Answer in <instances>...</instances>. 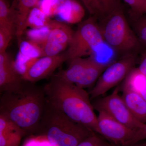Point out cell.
Wrapping results in <instances>:
<instances>
[{
  "label": "cell",
  "instance_id": "obj_1",
  "mask_svg": "<svg viewBox=\"0 0 146 146\" xmlns=\"http://www.w3.org/2000/svg\"><path fill=\"white\" fill-rule=\"evenodd\" d=\"M44 88L25 84L21 89L2 94L0 115L11 120L26 133L38 131L46 104Z\"/></svg>",
  "mask_w": 146,
  "mask_h": 146
},
{
  "label": "cell",
  "instance_id": "obj_2",
  "mask_svg": "<svg viewBox=\"0 0 146 146\" xmlns=\"http://www.w3.org/2000/svg\"><path fill=\"white\" fill-rule=\"evenodd\" d=\"M47 102L74 121L98 133V117L90 95L83 88L52 76L44 87Z\"/></svg>",
  "mask_w": 146,
  "mask_h": 146
},
{
  "label": "cell",
  "instance_id": "obj_3",
  "mask_svg": "<svg viewBox=\"0 0 146 146\" xmlns=\"http://www.w3.org/2000/svg\"><path fill=\"white\" fill-rule=\"evenodd\" d=\"M38 131L52 146H78L95 133L71 120L47 101Z\"/></svg>",
  "mask_w": 146,
  "mask_h": 146
},
{
  "label": "cell",
  "instance_id": "obj_4",
  "mask_svg": "<svg viewBox=\"0 0 146 146\" xmlns=\"http://www.w3.org/2000/svg\"><path fill=\"white\" fill-rule=\"evenodd\" d=\"M102 18L103 23L100 27L104 41L115 50L128 52L139 46L138 37L120 6Z\"/></svg>",
  "mask_w": 146,
  "mask_h": 146
},
{
  "label": "cell",
  "instance_id": "obj_5",
  "mask_svg": "<svg viewBox=\"0 0 146 146\" xmlns=\"http://www.w3.org/2000/svg\"><path fill=\"white\" fill-rule=\"evenodd\" d=\"M96 18L91 16L78 25L66 52L68 61L91 54L103 44L104 39Z\"/></svg>",
  "mask_w": 146,
  "mask_h": 146
},
{
  "label": "cell",
  "instance_id": "obj_6",
  "mask_svg": "<svg viewBox=\"0 0 146 146\" xmlns=\"http://www.w3.org/2000/svg\"><path fill=\"white\" fill-rule=\"evenodd\" d=\"M135 63L134 56L129 53L121 59L108 65L89 92L91 100L98 98L125 79L133 69Z\"/></svg>",
  "mask_w": 146,
  "mask_h": 146
},
{
  "label": "cell",
  "instance_id": "obj_7",
  "mask_svg": "<svg viewBox=\"0 0 146 146\" xmlns=\"http://www.w3.org/2000/svg\"><path fill=\"white\" fill-rule=\"evenodd\" d=\"M119 93V88L117 87L107 96L96 99V101L92 103L94 109L98 112H106L119 122L133 130L143 127L145 123L134 117Z\"/></svg>",
  "mask_w": 146,
  "mask_h": 146
},
{
  "label": "cell",
  "instance_id": "obj_8",
  "mask_svg": "<svg viewBox=\"0 0 146 146\" xmlns=\"http://www.w3.org/2000/svg\"><path fill=\"white\" fill-rule=\"evenodd\" d=\"M98 122L97 133L116 146L126 145L136 131L124 125L103 111L99 112Z\"/></svg>",
  "mask_w": 146,
  "mask_h": 146
},
{
  "label": "cell",
  "instance_id": "obj_9",
  "mask_svg": "<svg viewBox=\"0 0 146 146\" xmlns=\"http://www.w3.org/2000/svg\"><path fill=\"white\" fill-rule=\"evenodd\" d=\"M74 32L66 24L58 21L52 22L48 33L40 48L41 57L60 54L69 46Z\"/></svg>",
  "mask_w": 146,
  "mask_h": 146
},
{
  "label": "cell",
  "instance_id": "obj_10",
  "mask_svg": "<svg viewBox=\"0 0 146 146\" xmlns=\"http://www.w3.org/2000/svg\"><path fill=\"white\" fill-rule=\"evenodd\" d=\"M68 60L66 52L57 55L38 58L22 74L25 81L34 83L47 78L65 61Z\"/></svg>",
  "mask_w": 146,
  "mask_h": 146
},
{
  "label": "cell",
  "instance_id": "obj_11",
  "mask_svg": "<svg viewBox=\"0 0 146 146\" xmlns=\"http://www.w3.org/2000/svg\"><path fill=\"white\" fill-rule=\"evenodd\" d=\"M25 80L16 69L15 62L6 52L0 53V91H18L23 86Z\"/></svg>",
  "mask_w": 146,
  "mask_h": 146
},
{
  "label": "cell",
  "instance_id": "obj_12",
  "mask_svg": "<svg viewBox=\"0 0 146 146\" xmlns=\"http://www.w3.org/2000/svg\"><path fill=\"white\" fill-rule=\"evenodd\" d=\"M38 0H13L10 7L11 14L14 23L15 34L21 37L27 28L29 14Z\"/></svg>",
  "mask_w": 146,
  "mask_h": 146
},
{
  "label": "cell",
  "instance_id": "obj_13",
  "mask_svg": "<svg viewBox=\"0 0 146 146\" xmlns=\"http://www.w3.org/2000/svg\"><path fill=\"white\" fill-rule=\"evenodd\" d=\"M123 100L134 117L146 123V101L137 92L123 86Z\"/></svg>",
  "mask_w": 146,
  "mask_h": 146
},
{
  "label": "cell",
  "instance_id": "obj_14",
  "mask_svg": "<svg viewBox=\"0 0 146 146\" xmlns=\"http://www.w3.org/2000/svg\"><path fill=\"white\" fill-rule=\"evenodd\" d=\"M89 58H78L69 61L70 65L66 70L60 71L53 76L68 83L76 84L81 79Z\"/></svg>",
  "mask_w": 146,
  "mask_h": 146
},
{
  "label": "cell",
  "instance_id": "obj_15",
  "mask_svg": "<svg viewBox=\"0 0 146 146\" xmlns=\"http://www.w3.org/2000/svg\"><path fill=\"white\" fill-rule=\"evenodd\" d=\"M89 61L81 79L76 85L84 89L92 85L98 79L108 65L97 61L94 57H89Z\"/></svg>",
  "mask_w": 146,
  "mask_h": 146
},
{
  "label": "cell",
  "instance_id": "obj_16",
  "mask_svg": "<svg viewBox=\"0 0 146 146\" xmlns=\"http://www.w3.org/2000/svg\"><path fill=\"white\" fill-rule=\"evenodd\" d=\"M123 86L137 92L146 101V76L133 68L125 79Z\"/></svg>",
  "mask_w": 146,
  "mask_h": 146
},
{
  "label": "cell",
  "instance_id": "obj_17",
  "mask_svg": "<svg viewBox=\"0 0 146 146\" xmlns=\"http://www.w3.org/2000/svg\"><path fill=\"white\" fill-rule=\"evenodd\" d=\"M0 28L10 29L15 31V26L6 0H0Z\"/></svg>",
  "mask_w": 146,
  "mask_h": 146
},
{
  "label": "cell",
  "instance_id": "obj_18",
  "mask_svg": "<svg viewBox=\"0 0 146 146\" xmlns=\"http://www.w3.org/2000/svg\"><path fill=\"white\" fill-rule=\"evenodd\" d=\"M89 13L97 18H103L106 15L99 0H81Z\"/></svg>",
  "mask_w": 146,
  "mask_h": 146
},
{
  "label": "cell",
  "instance_id": "obj_19",
  "mask_svg": "<svg viewBox=\"0 0 146 146\" xmlns=\"http://www.w3.org/2000/svg\"><path fill=\"white\" fill-rule=\"evenodd\" d=\"M134 24L135 33L139 42L146 46V14L137 16Z\"/></svg>",
  "mask_w": 146,
  "mask_h": 146
},
{
  "label": "cell",
  "instance_id": "obj_20",
  "mask_svg": "<svg viewBox=\"0 0 146 146\" xmlns=\"http://www.w3.org/2000/svg\"><path fill=\"white\" fill-rule=\"evenodd\" d=\"M25 134L22 132L0 133V146H19Z\"/></svg>",
  "mask_w": 146,
  "mask_h": 146
},
{
  "label": "cell",
  "instance_id": "obj_21",
  "mask_svg": "<svg viewBox=\"0 0 146 146\" xmlns=\"http://www.w3.org/2000/svg\"><path fill=\"white\" fill-rule=\"evenodd\" d=\"M21 54L29 58L41 57V48L27 42H21L20 45Z\"/></svg>",
  "mask_w": 146,
  "mask_h": 146
},
{
  "label": "cell",
  "instance_id": "obj_22",
  "mask_svg": "<svg viewBox=\"0 0 146 146\" xmlns=\"http://www.w3.org/2000/svg\"><path fill=\"white\" fill-rule=\"evenodd\" d=\"M78 146H116L98 133H94Z\"/></svg>",
  "mask_w": 146,
  "mask_h": 146
},
{
  "label": "cell",
  "instance_id": "obj_23",
  "mask_svg": "<svg viewBox=\"0 0 146 146\" xmlns=\"http://www.w3.org/2000/svg\"><path fill=\"white\" fill-rule=\"evenodd\" d=\"M22 132L26 134L23 130L15 123L3 115H0V133Z\"/></svg>",
  "mask_w": 146,
  "mask_h": 146
},
{
  "label": "cell",
  "instance_id": "obj_24",
  "mask_svg": "<svg viewBox=\"0 0 146 146\" xmlns=\"http://www.w3.org/2000/svg\"><path fill=\"white\" fill-rule=\"evenodd\" d=\"M15 31L10 29L0 28V53L6 52Z\"/></svg>",
  "mask_w": 146,
  "mask_h": 146
},
{
  "label": "cell",
  "instance_id": "obj_25",
  "mask_svg": "<svg viewBox=\"0 0 146 146\" xmlns=\"http://www.w3.org/2000/svg\"><path fill=\"white\" fill-rule=\"evenodd\" d=\"M145 139H146V123L145 124V125L143 127H141L136 131L132 139L125 146L136 143L140 141H144Z\"/></svg>",
  "mask_w": 146,
  "mask_h": 146
},
{
  "label": "cell",
  "instance_id": "obj_26",
  "mask_svg": "<svg viewBox=\"0 0 146 146\" xmlns=\"http://www.w3.org/2000/svg\"><path fill=\"white\" fill-rule=\"evenodd\" d=\"M105 11L106 15L119 6L118 0H99Z\"/></svg>",
  "mask_w": 146,
  "mask_h": 146
},
{
  "label": "cell",
  "instance_id": "obj_27",
  "mask_svg": "<svg viewBox=\"0 0 146 146\" xmlns=\"http://www.w3.org/2000/svg\"><path fill=\"white\" fill-rule=\"evenodd\" d=\"M131 8L134 15L138 16L140 15V9L141 1L140 0H123Z\"/></svg>",
  "mask_w": 146,
  "mask_h": 146
},
{
  "label": "cell",
  "instance_id": "obj_28",
  "mask_svg": "<svg viewBox=\"0 0 146 146\" xmlns=\"http://www.w3.org/2000/svg\"><path fill=\"white\" fill-rule=\"evenodd\" d=\"M138 69L141 73L146 76V53L143 54Z\"/></svg>",
  "mask_w": 146,
  "mask_h": 146
},
{
  "label": "cell",
  "instance_id": "obj_29",
  "mask_svg": "<svg viewBox=\"0 0 146 146\" xmlns=\"http://www.w3.org/2000/svg\"><path fill=\"white\" fill-rule=\"evenodd\" d=\"M140 15L146 14V0H142L140 9Z\"/></svg>",
  "mask_w": 146,
  "mask_h": 146
},
{
  "label": "cell",
  "instance_id": "obj_30",
  "mask_svg": "<svg viewBox=\"0 0 146 146\" xmlns=\"http://www.w3.org/2000/svg\"><path fill=\"white\" fill-rule=\"evenodd\" d=\"M123 146H146V142H143V141H141L136 143L131 144L129 145Z\"/></svg>",
  "mask_w": 146,
  "mask_h": 146
},
{
  "label": "cell",
  "instance_id": "obj_31",
  "mask_svg": "<svg viewBox=\"0 0 146 146\" xmlns=\"http://www.w3.org/2000/svg\"><path fill=\"white\" fill-rule=\"evenodd\" d=\"M140 1H142V0H140Z\"/></svg>",
  "mask_w": 146,
  "mask_h": 146
}]
</instances>
